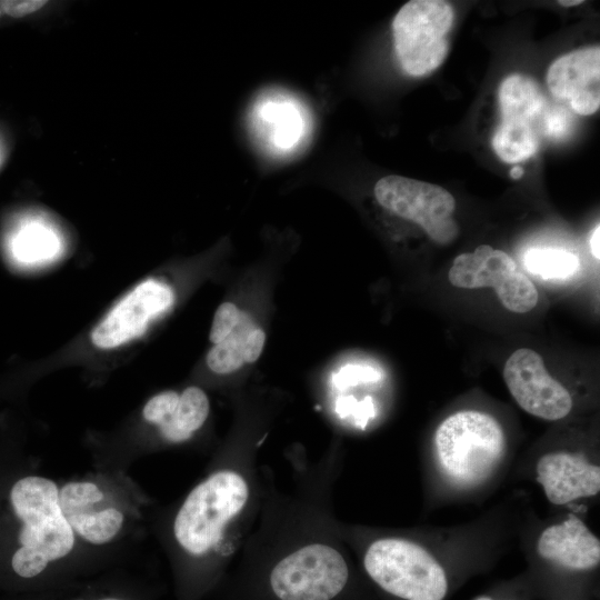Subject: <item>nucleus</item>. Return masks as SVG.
<instances>
[{"mask_svg":"<svg viewBox=\"0 0 600 600\" xmlns=\"http://www.w3.org/2000/svg\"><path fill=\"white\" fill-rule=\"evenodd\" d=\"M510 176L513 179H519V178H521L523 176V169L520 166H514L510 170Z\"/></svg>","mask_w":600,"mask_h":600,"instance_id":"obj_28","label":"nucleus"},{"mask_svg":"<svg viewBox=\"0 0 600 600\" xmlns=\"http://www.w3.org/2000/svg\"><path fill=\"white\" fill-rule=\"evenodd\" d=\"M249 126L267 153L284 157L306 142L311 131V117L297 97L271 89L256 98L249 112Z\"/></svg>","mask_w":600,"mask_h":600,"instance_id":"obj_10","label":"nucleus"},{"mask_svg":"<svg viewBox=\"0 0 600 600\" xmlns=\"http://www.w3.org/2000/svg\"><path fill=\"white\" fill-rule=\"evenodd\" d=\"M550 93L580 116H590L600 107V48L586 47L554 60L548 69Z\"/></svg>","mask_w":600,"mask_h":600,"instance_id":"obj_13","label":"nucleus"},{"mask_svg":"<svg viewBox=\"0 0 600 600\" xmlns=\"http://www.w3.org/2000/svg\"><path fill=\"white\" fill-rule=\"evenodd\" d=\"M536 472L547 499L557 506L596 496L600 491L599 466L579 454L564 451L546 453L538 460Z\"/></svg>","mask_w":600,"mask_h":600,"instance_id":"obj_15","label":"nucleus"},{"mask_svg":"<svg viewBox=\"0 0 600 600\" xmlns=\"http://www.w3.org/2000/svg\"><path fill=\"white\" fill-rule=\"evenodd\" d=\"M501 120H513L533 126L544 110L547 99L532 78L513 73L500 84L498 91Z\"/></svg>","mask_w":600,"mask_h":600,"instance_id":"obj_17","label":"nucleus"},{"mask_svg":"<svg viewBox=\"0 0 600 600\" xmlns=\"http://www.w3.org/2000/svg\"><path fill=\"white\" fill-rule=\"evenodd\" d=\"M58 500L78 541L104 547L112 543L124 528V510L93 479L70 480L59 486Z\"/></svg>","mask_w":600,"mask_h":600,"instance_id":"obj_9","label":"nucleus"},{"mask_svg":"<svg viewBox=\"0 0 600 600\" xmlns=\"http://www.w3.org/2000/svg\"><path fill=\"white\" fill-rule=\"evenodd\" d=\"M582 2H583L582 0H560L559 4L563 7H572V6H578Z\"/></svg>","mask_w":600,"mask_h":600,"instance_id":"obj_29","label":"nucleus"},{"mask_svg":"<svg viewBox=\"0 0 600 600\" xmlns=\"http://www.w3.org/2000/svg\"><path fill=\"white\" fill-rule=\"evenodd\" d=\"M503 379L517 403L534 417L554 421L571 411L569 391L549 374L541 356L531 349H519L508 358Z\"/></svg>","mask_w":600,"mask_h":600,"instance_id":"obj_11","label":"nucleus"},{"mask_svg":"<svg viewBox=\"0 0 600 600\" xmlns=\"http://www.w3.org/2000/svg\"><path fill=\"white\" fill-rule=\"evenodd\" d=\"M174 300L172 289L164 282L148 279L128 292L91 332L99 349H114L140 337L149 322L166 311Z\"/></svg>","mask_w":600,"mask_h":600,"instance_id":"obj_12","label":"nucleus"},{"mask_svg":"<svg viewBox=\"0 0 600 600\" xmlns=\"http://www.w3.org/2000/svg\"><path fill=\"white\" fill-rule=\"evenodd\" d=\"M240 311L234 303L229 301L218 307L209 334V339L213 344L221 342L232 332L239 321Z\"/></svg>","mask_w":600,"mask_h":600,"instance_id":"obj_24","label":"nucleus"},{"mask_svg":"<svg viewBox=\"0 0 600 600\" xmlns=\"http://www.w3.org/2000/svg\"><path fill=\"white\" fill-rule=\"evenodd\" d=\"M259 500L254 459H219L177 508L170 528L173 550L193 567L229 560L247 537Z\"/></svg>","mask_w":600,"mask_h":600,"instance_id":"obj_1","label":"nucleus"},{"mask_svg":"<svg viewBox=\"0 0 600 600\" xmlns=\"http://www.w3.org/2000/svg\"><path fill=\"white\" fill-rule=\"evenodd\" d=\"M266 333L260 327H254L248 334L244 342L243 360L244 363L256 362L263 349Z\"/></svg>","mask_w":600,"mask_h":600,"instance_id":"obj_26","label":"nucleus"},{"mask_svg":"<svg viewBox=\"0 0 600 600\" xmlns=\"http://www.w3.org/2000/svg\"><path fill=\"white\" fill-rule=\"evenodd\" d=\"M454 11L443 0H411L392 22L393 46L401 69L411 77L436 70L449 51Z\"/></svg>","mask_w":600,"mask_h":600,"instance_id":"obj_6","label":"nucleus"},{"mask_svg":"<svg viewBox=\"0 0 600 600\" xmlns=\"http://www.w3.org/2000/svg\"><path fill=\"white\" fill-rule=\"evenodd\" d=\"M48 3L39 0H4L0 1V12L12 18H23L41 11Z\"/></svg>","mask_w":600,"mask_h":600,"instance_id":"obj_25","label":"nucleus"},{"mask_svg":"<svg viewBox=\"0 0 600 600\" xmlns=\"http://www.w3.org/2000/svg\"><path fill=\"white\" fill-rule=\"evenodd\" d=\"M369 578L402 600H443L448 579L440 562L421 544L400 537L372 540L362 557Z\"/></svg>","mask_w":600,"mask_h":600,"instance_id":"obj_5","label":"nucleus"},{"mask_svg":"<svg viewBox=\"0 0 600 600\" xmlns=\"http://www.w3.org/2000/svg\"><path fill=\"white\" fill-rule=\"evenodd\" d=\"M448 278L458 288H493L503 307L516 313H526L538 302L536 287L518 269L512 258L488 244L478 246L473 252L459 254L453 260Z\"/></svg>","mask_w":600,"mask_h":600,"instance_id":"obj_8","label":"nucleus"},{"mask_svg":"<svg viewBox=\"0 0 600 600\" xmlns=\"http://www.w3.org/2000/svg\"><path fill=\"white\" fill-rule=\"evenodd\" d=\"M537 551L541 558L561 568L586 571L600 562V541L578 518L547 527L539 536Z\"/></svg>","mask_w":600,"mask_h":600,"instance_id":"obj_16","label":"nucleus"},{"mask_svg":"<svg viewBox=\"0 0 600 600\" xmlns=\"http://www.w3.org/2000/svg\"><path fill=\"white\" fill-rule=\"evenodd\" d=\"M254 327L256 323L251 317L241 310L239 321L232 332L221 342L213 344L207 353L208 368L218 374H228L240 369L244 363L246 339Z\"/></svg>","mask_w":600,"mask_h":600,"instance_id":"obj_19","label":"nucleus"},{"mask_svg":"<svg viewBox=\"0 0 600 600\" xmlns=\"http://www.w3.org/2000/svg\"><path fill=\"white\" fill-rule=\"evenodd\" d=\"M377 201L398 217L419 224L438 243L458 234L452 218L456 200L446 189L401 176L381 178L373 189Z\"/></svg>","mask_w":600,"mask_h":600,"instance_id":"obj_7","label":"nucleus"},{"mask_svg":"<svg viewBox=\"0 0 600 600\" xmlns=\"http://www.w3.org/2000/svg\"><path fill=\"white\" fill-rule=\"evenodd\" d=\"M13 246L19 258L39 260L58 251L60 238L51 223L37 218L21 227L14 238Z\"/></svg>","mask_w":600,"mask_h":600,"instance_id":"obj_21","label":"nucleus"},{"mask_svg":"<svg viewBox=\"0 0 600 600\" xmlns=\"http://www.w3.org/2000/svg\"><path fill=\"white\" fill-rule=\"evenodd\" d=\"M538 121L547 138L560 140L569 136L573 117L562 104H547Z\"/></svg>","mask_w":600,"mask_h":600,"instance_id":"obj_23","label":"nucleus"},{"mask_svg":"<svg viewBox=\"0 0 600 600\" xmlns=\"http://www.w3.org/2000/svg\"><path fill=\"white\" fill-rule=\"evenodd\" d=\"M266 550L277 552L268 580L279 600H332L349 580L348 562L329 528L292 530Z\"/></svg>","mask_w":600,"mask_h":600,"instance_id":"obj_3","label":"nucleus"},{"mask_svg":"<svg viewBox=\"0 0 600 600\" xmlns=\"http://www.w3.org/2000/svg\"><path fill=\"white\" fill-rule=\"evenodd\" d=\"M59 486L43 476H27L12 486L10 502L20 521L12 577L38 592L74 582L69 567L77 538L63 517Z\"/></svg>","mask_w":600,"mask_h":600,"instance_id":"obj_2","label":"nucleus"},{"mask_svg":"<svg viewBox=\"0 0 600 600\" xmlns=\"http://www.w3.org/2000/svg\"><path fill=\"white\" fill-rule=\"evenodd\" d=\"M206 392L194 386L181 392L164 390L151 397L142 408L146 422L157 427L167 443H183L202 428L209 417Z\"/></svg>","mask_w":600,"mask_h":600,"instance_id":"obj_14","label":"nucleus"},{"mask_svg":"<svg viewBox=\"0 0 600 600\" xmlns=\"http://www.w3.org/2000/svg\"><path fill=\"white\" fill-rule=\"evenodd\" d=\"M438 466L451 483L472 487L496 470L506 452V434L490 414L462 410L446 418L433 439Z\"/></svg>","mask_w":600,"mask_h":600,"instance_id":"obj_4","label":"nucleus"},{"mask_svg":"<svg viewBox=\"0 0 600 600\" xmlns=\"http://www.w3.org/2000/svg\"><path fill=\"white\" fill-rule=\"evenodd\" d=\"M599 240H600V226L597 224L589 240L591 253L597 260H599L600 258Z\"/></svg>","mask_w":600,"mask_h":600,"instance_id":"obj_27","label":"nucleus"},{"mask_svg":"<svg viewBox=\"0 0 600 600\" xmlns=\"http://www.w3.org/2000/svg\"><path fill=\"white\" fill-rule=\"evenodd\" d=\"M526 269L544 280H562L576 274L580 260L573 252L557 248H531L523 258Z\"/></svg>","mask_w":600,"mask_h":600,"instance_id":"obj_20","label":"nucleus"},{"mask_svg":"<svg viewBox=\"0 0 600 600\" xmlns=\"http://www.w3.org/2000/svg\"><path fill=\"white\" fill-rule=\"evenodd\" d=\"M474 600H493V599L490 598V597H487V596H481V597H479V598H477Z\"/></svg>","mask_w":600,"mask_h":600,"instance_id":"obj_30","label":"nucleus"},{"mask_svg":"<svg viewBox=\"0 0 600 600\" xmlns=\"http://www.w3.org/2000/svg\"><path fill=\"white\" fill-rule=\"evenodd\" d=\"M74 582L38 592L32 600H142L140 593L122 587H96L76 591Z\"/></svg>","mask_w":600,"mask_h":600,"instance_id":"obj_22","label":"nucleus"},{"mask_svg":"<svg viewBox=\"0 0 600 600\" xmlns=\"http://www.w3.org/2000/svg\"><path fill=\"white\" fill-rule=\"evenodd\" d=\"M491 143L497 156L507 163L524 161L539 148V139L533 126L513 120H501Z\"/></svg>","mask_w":600,"mask_h":600,"instance_id":"obj_18","label":"nucleus"}]
</instances>
